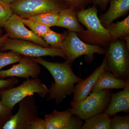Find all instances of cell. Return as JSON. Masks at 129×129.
I'll return each mask as SVG.
<instances>
[{
    "label": "cell",
    "instance_id": "cell-32",
    "mask_svg": "<svg viewBox=\"0 0 129 129\" xmlns=\"http://www.w3.org/2000/svg\"><path fill=\"white\" fill-rule=\"evenodd\" d=\"M9 38L8 34L7 33L6 35L0 37V48L2 46L5 41Z\"/></svg>",
    "mask_w": 129,
    "mask_h": 129
},
{
    "label": "cell",
    "instance_id": "cell-20",
    "mask_svg": "<svg viewBox=\"0 0 129 129\" xmlns=\"http://www.w3.org/2000/svg\"><path fill=\"white\" fill-rule=\"evenodd\" d=\"M59 16L57 13H45L30 16L27 18L50 27L56 26Z\"/></svg>",
    "mask_w": 129,
    "mask_h": 129
},
{
    "label": "cell",
    "instance_id": "cell-28",
    "mask_svg": "<svg viewBox=\"0 0 129 129\" xmlns=\"http://www.w3.org/2000/svg\"><path fill=\"white\" fill-rule=\"evenodd\" d=\"M83 120L77 115H73L71 117L67 129H81L83 125Z\"/></svg>",
    "mask_w": 129,
    "mask_h": 129
},
{
    "label": "cell",
    "instance_id": "cell-27",
    "mask_svg": "<svg viewBox=\"0 0 129 129\" xmlns=\"http://www.w3.org/2000/svg\"><path fill=\"white\" fill-rule=\"evenodd\" d=\"M18 83V80L16 77H10L6 79H0V98L2 92L5 90L13 88Z\"/></svg>",
    "mask_w": 129,
    "mask_h": 129
},
{
    "label": "cell",
    "instance_id": "cell-4",
    "mask_svg": "<svg viewBox=\"0 0 129 129\" xmlns=\"http://www.w3.org/2000/svg\"><path fill=\"white\" fill-rule=\"evenodd\" d=\"M105 70L118 78L129 79V54L124 40L111 42L106 49Z\"/></svg>",
    "mask_w": 129,
    "mask_h": 129
},
{
    "label": "cell",
    "instance_id": "cell-6",
    "mask_svg": "<svg viewBox=\"0 0 129 129\" xmlns=\"http://www.w3.org/2000/svg\"><path fill=\"white\" fill-rule=\"evenodd\" d=\"M108 89L99 92H92L85 98L78 102L71 101L70 108L73 115H76L82 120L103 112L107 107L111 96Z\"/></svg>",
    "mask_w": 129,
    "mask_h": 129
},
{
    "label": "cell",
    "instance_id": "cell-21",
    "mask_svg": "<svg viewBox=\"0 0 129 129\" xmlns=\"http://www.w3.org/2000/svg\"><path fill=\"white\" fill-rule=\"evenodd\" d=\"M42 37L51 47L60 49L64 53V34H59L51 30Z\"/></svg>",
    "mask_w": 129,
    "mask_h": 129
},
{
    "label": "cell",
    "instance_id": "cell-19",
    "mask_svg": "<svg viewBox=\"0 0 129 129\" xmlns=\"http://www.w3.org/2000/svg\"><path fill=\"white\" fill-rule=\"evenodd\" d=\"M110 116L104 112L100 113L84 120L82 129H110Z\"/></svg>",
    "mask_w": 129,
    "mask_h": 129
},
{
    "label": "cell",
    "instance_id": "cell-36",
    "mask_svg": "<svg viewBox=\"0 0 129 129\" xmlns=\"http://www.w3.org/2000/svg\"><path fill=\"white\" fill-rule=\"evenodd\" d=\"M1 27L2 26L0 25V36L1 35L2 33V30Z\"/></svg>",
    "mask_w": 129,
    "mask_h": 129
},
{
    "label": "cell",
    "instance_id": "cell-37",
    "mask_svg": "<svg viewBox=\"0 0 129 129\" xmlns=\"http://www.w3.org/2000/svg\"><path fill=\"white\" fill-rule=\"evenodd\" d=\"M0 1H1V0H0Z\"/></svg>",
    "mask_w": 129,
    "mask_h": 129
},
{
    "label": "cell",
    "instance_id": "cell-22",
    "mask_svg": "<svg viewBox=\"0 0 129 129\" xmlns=\"http://www.w3.org/2000/svg\"><path fill=\"white\" fill-rule=\"evenodd\" d=\"M17 18L28 26L33 33L40 37H42L46 33L52 30L50 27L46 25L38 23L28 18H23L17 15Z\"/></svg>",
    "mask_w": 129,
    "mask_h": 129
},
{
    "label": "cell",
    "instance_id": "cell-14",
    "mask_svg": "<svg viewBox=\"0 0 129 129\" xmlns=\"http://www.w3.org/2000/svg\"><path fill=\"white\" fill-rule=\"evenodd\" d=\"M110 6L106 13L99 17L104 27L127 14L129 10V0H110Z\"/></svg>",
    "mask_w": 129,
    "mask_h": 129
},
{
    "label": "cell",
    "instance_id": "cell-12",
    "mask_svg": "<svg viewBox=\"0 0 129 129\" xmlns=\"http://www.w3.org/2000/svg\"><path fill=\"white\" fill-rule=\"evenodd\" d=\"M107 58L105 56L101 64L91 74L85 79H82L75 86L72 101L78 102L82 101L89 94L99 75L105 70Z\"/></svg>",
    "mask_w": 129,
    "mask_h": 129
},
{
    "label": "cell",
    "instance_id": "cell-7",
    "mask_svg": "<svg viewBox=\"0 0 129 129\" xmlns=\"http://www.w3.org/2000/svg\"><path fill=\"white\" fill-rule=\"evenodd\" d=\"M1 50H12L22 56L30 57H40L50 56L53 57H60L66 58L61 50L41 46L32 42L8 38L0 48Z\"/></svg>",
    "mask_w": 129,
    "mask_h": 129
},
{
    "label": "cell",
    "instance_id": "cell-11",
    "mask_svg": "<svg viewBox=\"0 0 129 129\" xmlns=\"http://www.w3.org/2000/svg\"><path fill=\"white\" fill-rule=\"evenodd\" d=\"M18 64L13 65L11 68L5 70H0V79L10 77H19L28 79L38 78L41 73L39 64L32 57L23 56Z\"/></svg>",
    "mask_w": 129,
    "mask_h": 129
},
{
    "label": "cell",
    "instance_id": "cell-16",
    "mask_svg": "<svg viewBox=\"0 0 129 129\" xmlns=\"http://www.w3.org/2000/svg\"><path fill=\"white\" fill-rule=\"evenodd\" d=\"M73 115L70 109L63 111L54 110L45 115L46 129H67Z\"/></svg>",
    "mask_w": 129,
    "mask_h": 129
},
{
    "label": "cell",
    "instance_id": "cell-9",
    "mask_svg": "<svg viewBox=\"0 0 129 129\" xmlns=\"http://www.w3.org/2000/svg\"><path fill=\"white\" fill-rule=\"evenodd\" d=\"M17 112L5 123L3 129H29L30 123L38 117V107L34 95L24 98L18 103Z\"/></svg>",
    "mask_w": 129,
    "mask_h": 129
},
{
    "label": "cell",
    "instance_id": "cell-35",
    "mask_svg": "<svg viewBox=\"0 0 129 129\" xmlns=\"http://www.w3.org/2000/svg\"><path fill=\"white\" fill-rule=\"evenodd\" d=\"M1 1L5 3L10 5L13 3L16 0H1Z\"/></svg>",
    "mask_w": 129,
    "mask_h": 129
},
{
    "label": "cell",
    "instance_id": "cell-1",
    "mask_svg": "<svg viewBox=\"0 0 129 129\" xmlns=\"http://www.w3.org/2000/svg\"><path fill=\"white\" fill-rule=\"evenodd\" d=\"M32 58L46 68L54 79L55 83H52L49 89L47 101L55 100L56 104L59 105L67 96L74 93L75 84L83 79L74 74L72 63L68 61L55 63L48 61L41 57Z\"/></svg>",
    "mask_w": 129,
    "mask_h": 129
},
{
    "label": "cell",
    "instance_id": "cell-24",
    "mask_svg": "<svg viewBox=\"0 0 129 129\" xmlns=\"http://www.w3.org/2000/svg\"><path fill=\"white\" fill-rule=\"evenodd\" d=\"M110 129L129 128V116H114L110 119Z\"/></svg>",
    "mask_w": 129,
    "mask_h": 129
},
{
    "label": "cell",
    "instance_id": "cell-13",
    "mask_svg": "<svg viewBox=\"0 0 129 129\" xmlns=\"http://www.w3.org/2000/svg\"><path fill=\"white\" fill-rule=\"evenodd\" d=\"M123 90L111 95L110 102L104 112L110 117L120 112H129V84Z\"/></svg>",
    "mask_w": 129,
    "mask_h": 129
},
{
    "label": "cell",
    "instance_id": "cell-10",
    "mask_svg": "<svg viewBox=\"0 0 129 129\" xmlns=\"http://www.w3.org/2000/svg\"><path fill=\"white\" fill-rule=\"evenodd\" d=\"M3 27L10 38L28 41L44 47H51L42 37L28 29L16 14H13L8 19Z\"/></svg>",
    "mask_w": 129,
    "mask_h": 129
},
{
    "label": "cell",
    "instance_id": "cell-17",
    "mask_svg": "<svg viewBox=\"0 0 129 129\" xmlns=\"http://www.w3.org/2000/svg\"><path fill=\"white\" fill-rule=\"evenodd\" d=\"M77 13L74 9L68 8L59 13V18L56 26L66 28L69 31L79 33L84 28L78 20Z\"/></svg>",
    "mask_w": 129,
    "mask_h": 129
},
{
    "label": "cell",
    "instance_id": "cell-25",
    "mask_svg": "<svg viewBox=\"0 0 129 129\" xmlns=\"http://www.w3.org/2000/svg\"><path fill=\"white\" fill-rule=\"evenodd\" d=\"M13 14L10 5L0 1V25L2 27Z\"/></svg>",
    "mask_w": 129,
    "mask_h": 129
},
{
    "label": "cell",
    "instance_id": "cell-3",
    "mask_svg": "<svg viewBox=\"0 0 129 129\" xmlns=\"http://www.w3.org/2000/svg\"><path fill=\"white\" fill-rule=\"evenodd\" d=\"M49 89L38 78L27 79L21 85L5 90L2 92L1 101L13 111L14 106L24 98L37 94L42 98L48 95Z\"/></svg>",
    "mask_w": 129,
    "mask_h": 129
},
{
    "label": "cell",
    "instance_id": "cell-26",
    "mask_svg": "<svg viewBox=\"0 0 129 129\" xmlns=\"http://www.w3.org/2000/svg\"><path fill=\"white\" fill-rule=\"evenodd\" d=\"M68 8H70L78 12L85 9L89 4L93 3L94 0H65Z\"/></svg>",
    "mask_w": 129,
    "mask_h": 129
},
{
    "label": "cell",
    "instance_id": "cell-15",
    "mask_svg": "<svg viewBox=\"0 0 129 129\" xmlns=\"http://www.w3.org/2000/svg\"><path fill=\"white\" fill-rule=\"evenodd\" d=\"M129 84V80L118 78L108 71L101 74L94 85L91 91L99 92L103 90L124 89Z\"/></svg>",
    "mask_w": 129,
    "mask_h": 129
},
{
    "label": "cell",
    "instance_id": "cell-23",
    "mask_svg": "<svg viewBox=\"0 0 129 129\" xmlns=\"http://www.w3.org/2000/svg\"><path fill=\"white\" fill-rule=\"evenodd\" d=\"M22 57L13 51L0 52V70L6 66L19 62Z\"/></svg>",
    "mask_w": 129,
    "mask_h": 129
},
{
    "label": "cell",
    "instance_id": "cell-34",
    "mask_svg": "<svg viewBox=\"0 0 129 129\" xmlns=\"http://www.w3.org/2000/svg\"><path fill=\"white\" fill-rule=\"evenodd\" d=\"M8 120L7 119L0 116V129L2 128L3 126Z\"/></svg>",
    "mask_w": 129,
    "mask_h": 129
},
{
    "label": "cell",
    "instance_id": "cell-30",
    "mask_svg": "<svg viewBox=\"0 0 129 129\" xmlns=\"http://www.w3.org/2000/svg\"><path fill=\"white\" fill-rule=\"evenodd\" d=\"M12 112V111L0 101V116L8 120L13 115Z\"/></svg>",
    "mask_w": 129,
    "mask_h": 129
},
{
    "label": "cell",
    "instance_id": "cell-8",
    "mask_svg": "<svg viewBox=\"0 0 129 129\" xmlns=\"http://www.w3.org/2000/svg\"><path fill=\"white\" fill-rule=\"evenodd\" d=\"M64 35L63 44L67 61L72 63L78 58L85 55L87 60H93L95 53L104 54L106 49L101 46L90 45L84 42L76 32L69 31Z\"/></svg>",
    "mask_w": 129,
    "mask_h": 129
},
{
    "label": "cell",
    "instance_id": "cell-31",
    "mask_svg": "<svg viewBox=\"0 0 129 129\" xmlns=\"http://www.w3.org/2000/svg\"><path fill=\"white\" fill-rule=\"evenodd\" d=\"M110 0H94L93 4L96 6L99 7L101 10L104 11L106 10Z\"/></svg>",
    "mask_w": 129,
    "mask_h": 129
},
{
    "label": "cell",
    "instance_id": "cell-5",
    "mask_svg": "<svg viewBox=\"0 0 129 129\" xmlns=\"http://www.w3.org/2000/svg\"><path fill=\"white\" fill-rule=\"evenodd\" d=\"M10 6L13 14L25 18L45 13H59L68 8L65 0H16Z\"/></svg>",
    "mask_w": 129,
    "mask_h": 129
},
{
    "label": "cell",
    "instance_id": "cell-2",
    "mask_svg": "<svg viewBox=\"0 0 129 129\" xmlns=\"http://www.w3.org/2000/svg\"><path fill=\"white\" fill-rule=\"evenodd\" d=\"M98 12L97 7L94 5L77 12L79 22L86 28L77 35L87 44L101 46L106 49L111 42V38L108 30L102 25L98 17Z\"/></svg>",
    "mask_w": 129,
    "mask_h": 129
},
{
    "label": "cell",
    "instance_id": "cell-18",
    "mask_svg": "<svg viewBox=\"0 0 129 129\" xmlns=\"http://www.w3.org/2000/svg\"><path fill=\"white\" fill-rule=\"evenodd\" d=\"M105 27L108 30L111 42L116 41L119 39L123 40L125 36L129 35V16L120 22L112 23Z\"/></svg>",
    "mask_w": 129,
    "mask_h": 129
},
{
    "label": "cell",
    "instance_id": "cell-33",
    "mask_svg": "<svg viewBox=\"0 0 129 129\" xmlns=\"http://www.w3.org/2000/svg\"><path fill=\"white\" fill-rule=\"evenodd\" d=\"M123 40L125 41V45L127 50L129 51V35H127L125 36Z\"/></svg>",
    "mask_w": 129,
    "mask_h": 129
},
{
    "label": "cell",
    "instance_id": "cell-29",
    "mask_svg": "<svg viewBox=\"0 0 129 129\" xmlns=\"http://www.w3.org/2000/svg\"><path fill=\"white\" fill-rule=\"evenodd\" d=\"M29 129H46V124L45 119L37 117L29 125Z\"/></svg>",
    "mask_w": 129,
    "mask_h": 129
}]
</instances>
